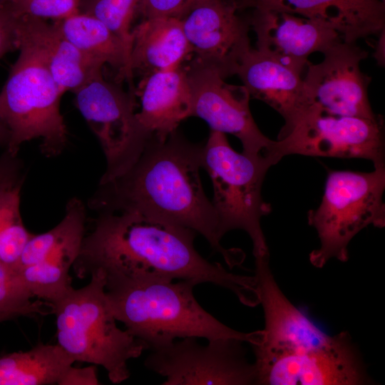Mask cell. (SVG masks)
<instances>
[{
    "instance_id": "1",
    "label": "cell",
    "mask_w": 385,
    "mask_h": 385,
    "mask_svg": "<svg viewBox=\"0 0 385 385\" xmlns=\"http://www.w3.org/2000/svg\"><path fill=\"white\" fill-rule=\"evenodd\" d=\"M197 232L134 211L102 210L84 235L73 268L83 277L96 270L106 276L211 283L229 289L245 305L259 304L254 276L228 272L196 250Z\"/></svg>"
},
{
    "instance_id": "2",
    "label": "cell",
    "mask_w": 385,
    "mask_h": 385,
    "mask_svg": "<svg viewBox=\"0 0 385 385\" xmlns=\"http://www.w3.org/2000/svg\"><path fill=\"white\" fill-rule=\"evenodd\" d=\"M202 152V145L177 130L164 140L153 135L126 173L101 185L93 205L101 211H134L192 230L230 267L240 265L244 253L220 243L217 214L200 180Z\"/></svg>"
},
{
    "instance_id": "3",
    "label": "cell",
    "mask_w": 385,
    "mask_h": 385,
    "mask_svg": "<svg viewBox=\"0 0 385 385\" xmlns=\"http://www.w3.org/2000/svg\"><path fill=\"white\" fill-rule=\"evenodd\" d=\"M106 294L116 320L141 341L147 349L166 346L178 339L220 338L259 342L262 330L233 329L207 312L193 294L195 283L139 277L106 276Z\"/></svg>"
},
{
    "instance_id": "4",
    "label": "cell",
    "mask_w": 385,
    "mask_h": 385,
    "mask_svg": "<svg viewBox=\"0 0 385 385\" xmlns=\"http://www.w3.org/2000/svg\"><path fill=\"white\" fill-rule=\"evenodd\" d=\"M90 276L86 286L73 287L49 305L56 318L57 344L75 361L103 366L109 380L119 384L130 377L128 361L147 349L118 327L106 297L104 272L96 270Z\"/></svg>"
},
{
    "instance_id": "5",
    "label": "cell",
    "mask_w": 385,
    "mask_h": 385,
    "mask_svg": "<svg viewBox=\"0 0 385 385\" xmlns=\"http://www.w3.org/2000/svg\"><path fill=\"white\" fill-rule=\"evenodd\" d=\"M18 49L0 92V118L9 132V153L14 156L24 142L41 138L43 151L54 155L67 140L60 111L64 92L32 45L18 37Z\"/></svg>"
},
{
    "instance_id": "6",
    "label": "cell",
    "mask_w": 385,
    "mask_h": 385,
    "mask_svg": "<svg viewBox=\"0 0 385 385\" xmlns=\"http://www.w3.org/2000/svg\"><path fill=\"white\" fill-rule=\"evenodd\" d=\"M385 167L371 172L329 170L317 208L308 212L309 225L317 231L320 246L309 261L322 268L330 259H349L352 238L369 225L385 226Z\"/></svg>"
},
{
    "instance_id": "7",
    "label": "cell",
    "mask_w": 385,
    "mask_h": 385,
    "mask_svg": "<svg viewBox=\"0 0 385 385\" xmlns=\"http://www.w3.org/2000/svg\"><path fill=\"white\" fill-rule=\"evenodd\" d=\"M271 165L235 151L225 133L211 130L202 145V168L211 178L212 202L217 217L220 237L234 230L247 233L255 258L269 256L261 219L272 210L264 201L262 187Z\"/></svg>"
},
{
    "instance_id": "8",
    "label": "cell",
    "mask_w": 385,
    "mask_h": 385,
    "mask_svg": "<svg viewBox=\"0 0 385 385\" xmlns=\"http://www.w3.org/2000/svg\"><path fill=\"white\" fill-rule=\"evenodd\" d=\"M74 103L97 136L106 158L100 185L126 173L135 163L151 135L135 118V93L124 91L98 73L73 92Z\"/></svg>"
},
{
    "instance_id": "9",
    "label": "cell",
    "mask_w": 385,
    "mask_h": 385,
    "mask_svg": "<svg viewBox=\"0 0 385 385\" xmlns=\"http://www.w3.org/2000/svg\"><path fill=\"white\" fill-rule=\"evenodd\" d=\"M186 337L151 350L144 364L165 377L164 385L257 384L253 363L247 358L245 342L232 338L207 341Z\"/></svg>"
},
{
    "instance_id": "10",
    "label": "cell",
    "mask_w": 385,
    "mask_h": 385,
    "mask_svg": "<svg viewBox=\"0 0 385 385\" xmlns=\"http://www.w3.org/2000/svg\"><path fill=\"white\" fill-rule=\"evenodd\" d=\"M279 161L288 155L337 158H362L374 168L385 167L384 123L337 116L312 107L283 138L275 140Z\"/></svg>"
},
{
    "instance_id": "11",
    "label": "cell",
    "mask_w": 385,
    "mask_h": 385,
    "mask_svg": "<svg viewBox=\"0 0 385 385\" xmlns=\"http://www.w3.org/2000/svg\"><path fill=\"white\" fill-rule=\"evenodd\" d=\"M186 71L192 93V116L205 120L211 130L237 137L245 155L271 166L277 164L275 140L265 136L254 120L246 88L228 84L215 70L192 61Z\"/></svg>"
},
{
    "instance_id": "12",
    "label": "cell",
    "mask_w": 385,
    "mask_h": 385,
    "mask_svg": "<svg viewBox=\"0 0 385 385\" xmlns=\"http://www.w3.org/2000/svg\"><path fill=\"white\" fill-rule=\"evenodd\" d=\"M238 10L233 0H196L180 19L192 61L224 78L236 74L252 48L248 20L240 18Z\"/></svg>"
},
{
    "instance_id": "13",
    "label": "cell",
    "mask_w": 385,
    "mask_h": 385,
    "mask_svg": "<svg viewBox=\"0 0 385 385\" xmlns=\"http://www.w3.org/2000/svg\"><path fill=\"white\" fill-rule=\"evenodd\" d=\"M322 53L320 63L307 62L303 79L312 107L332 115L376 119L368 98L371 78L360 68L368 53L339 40Z\"/></svg>"
},
{
    "instance_id": "14",
    "label": "cell",
    "mask_w": 385,
    "mask_h": 385,
    "mask_svg": "<svg viewBox=\"0 0 385 385\" xmlns=\"http://www.w3.org/2000/svg\"><path fill=\"white\" fill-rule=\"evenodd\" d=\"M259 385H364L372 381L347 332L313 353L255 360Z\"/></svg>"
},
{
    "instance_id": "15",
    "label": "cell",
    "mask_w": 385,
    "mask_h": 385,
    "mask_svg": "<svg viewBox=\"0 0 385 385\" xmlns=\"http://www.w3.org/2000/svg\"><path fill=\"white\" fill-rule=\"evenodd\" d=\"M248 22L256 34V49L299 74L312 53L342 40L317 21L277 9L252 8Z\"/></svg>"
},
{
    "instance_id": "16",
    "label": "cell",
    "mask_w": 385,
    "mask_h": 385,
    "mask_svg": "<svg viewBox=\"0 0 385 385\" xmlns=\"http://www.w3.org/2000/svg\"><path fill=\"white\" fill-rule=\"evenodd\" d=\"M253 97L267 103L284 120L277 139L285 136L312 105L301 74L256 48H250L236 74Z\"/></svg>"
},
{
    "instance_id": "17",
    "label": "cell",
    "mask_w": 385,
    "mask_h": 385,
    "mask_svg": "<svg viewBox=\"0 0 385 385\" xmlns=\"http://www.w3.org/2000/svg\"><path fill=\"white\" fill-rule=\"evenodd\" d=\"M256 7L317 21L350 43L384 30L385 2L381 0H248L242 9Z\"/></svg>"
},
{
    "instance_id": "18",
    "label": "cell",
    "mask_w": 385,
    "mask_h": 385,
    "mask_svg": "<svg viewBox=\"0 0 385 385\" xmlns=\"http://www.w3.org/2000/svg\"><path fill=\"white\" fill-rule=\"evenodd\" d=\"M182 66L144 76L135 92L140 100V109L135 112L138 124L160 140L192 116V93L186 68Z\"/></svg>"
},
{
    "instance_id": "19",
    "label": "cell",
    "mask_w": 385,
    "mask_h": 385,
    "mask_svg": "<svg viewBox=\"0 0 385 385\" xmlns=\"http://www.w3.org/2000/svg\"><path fill=\"white\" fill-rule=\"evenodd\" d=\"M18 37L39 53L53 79L63 92H74L98 73L103 65L92 60L61 32L55 23L21 16Z\"/></svg>"
},
{
    "instance_id": "20",
    "label": "cell",
    "mask_w": 385,
    "mask_h": 385,
    "mask_svg": "<svg viewBox=\"0 0 385 385\" xmlns=\"http://www.w3.org/2000/svg\"><path fill=\"white\" fill-rule=\"evenodd\" d=\"M192 56L180 19H143L133 28L129 69L144 76L183 65Z\"/></svg>"
},
{
    "instance_id": "21",
    "label": "cell",
    "mask_w": 385,
    "mask_h": 385,
    "mask_svg": "<svg viewBox=\"0 0 385 385\" xmlns=\"http://www.w3.org/2000/svg\"><path fill=\"white\" fill-rule=\"evenodd\" d=\"M84 225L85 211L44 259L17 271L34 297L50 305L73 288L69 270L78 257L85 235Z\"/></svg>"
},
{
    "instance_id": "22",
    "label": "cell",
    "mask_w": 385,
    "mask_h": 385,
    "mask_svg": "<svg viewBox=\"0 0 385 385\" xmlns=\"http://www.w3.org/2000/svg\"><path fill=\"white\" fill-rule=\"evenodd\" d=\"M54 23L64 36L88 57L103 66L109 64L118 71L119 78L131 81L129 49L101 21L78 12Z\"/></svg>"
},
{
    "instance_id": "23",
    "label": "cell",
    "mask_w": 385,
    "mask_h": 385,
    "mask_svg": "<svg viewBox=\"0 0 385 385\" xmlns=\"http://www.w3.org/2000/svg\"><path fill=\"white\" fill-rule=\"evenodd\" d=\"M74 362L58 344H38L27 351L0 356V385L58 384Z\"/></svg>"
},
{
    "instance_id": "24",
    "label": "cell",
    "mask_w": 385,
    "mask_h": 385,
    "mask_svg": "<svg viewBox=\"0 0 385 385\" xmlns=\"http://www.w3.org/2000/svg\"><path fill=\"white\" fill-rule=\"evenodd\" d=\"M139 3L140 0H81L79 12L101 21L130 53L132 23L138 15Z\"/></svg>"
},
{
    "instance_id": "25",
    "label": "cell",
    "mask_w": 385,
    "mask_h": 385,
    "mask_svg": "<svg viewBox=\"0 0 385 385\" xmlns=\"http://www.w3.org/2000/svg\"><path fill=\"white\" fill-rule=\"evenodd\" d=\"M34 297L14 269L0 262V312L14 317L43 314Z\"/></svg>"
},
{
    "instance_id": "26",
    "label": "cell",
    "mask_w": 385,
    "mask_h": 385,
    "mask_svg": "<svg viewBox=\"0 0 385 385\" xmlns=\"http://www.w3.org/2000/svg\"><path fill=\"white\" fill-rule=\"evenodd\" d=\"M32 235L23 224L20 207L16 208L0 230V262L15 270Z\"/></svg>"
},
{
    "instance_id": "27",
    "label": "cell",
    "mask_w": 385,
    "mask_h": 385,
    "mask_svg": "<svg viewBox=\"0 0 385 385\" xmlns=\"http://www.w3.org/2000/svg\"><path fill=\"white\" fill-rule=\"evenodd\" d=\"M19 15L61 20L79 12L81 0H6Z\"/></svg>"
},
{
    "instance_id": "28",
    "label": "cell",
    "mask_w": 385,
    "mask_h": 385,
    "mask_svg": "<svg viewBox=\"0 0 385 385\" xmlns=\"http://www.w3.org/2000/svg\"><path fill=\"white\" fill-rule=\"evenodd\" d=\"M196 0H140L138 14L143 19L155 17L180 19Z\"/></svg>"
},
{
    "instance_id": "29",
    "label": "cell",
    "mask_w": 385,
    "mask_h": 385,
    "mask_svg": "<svg viewBox=\"0 0 385 385\" xmlns=\"http://www.w3.org/2000/svg\"><path fill=\"white\" fill-rule=\"evenodd\" d=\"M21 17L7 1H2L0 4V58L7 52L18 48L17 31Z\"/></svg>"
},
{
    "instance_id": "30",
    "label": "cell",
    "mask_w": 385,
    "mask_h": 385,
    "mask_svg": "<svg viewBox=\"0 0 385 385\" xmlns=\"http://www.w3.org/2000/svg\"><path fill=\"white\" fill-rule=\"evenodd\" d=\"M20 207V185L5 170L0 175V230L16 208Z\"/></svg>"
},
{
    "instance_id": "31",
    "label": "cell",
    "mask_w": 385,
    "mask_h": 385,
    "mask_svg": "<svg viewBox=\"0 0 385 385\" xmlns=\"http://www.w3.org/2000/svg\"><path fill=\"white\" fill-rule=\"evenodd\" d=\"M96 365L77 368L70 366L60 378L58 385H97L99 384Z\"/></svg>"
},
{
    "instance_id": "32",
    "label": "cell",
    "mask_w": 385,
    "mask_h": 385,
    "mask_svg": "<svg viewBox=\"0 0 385 385\" xmlns=\"http://www.w3.org/2000/svg\"><path fill=\"white\" fill-rule=\"evenodd\" d=\"M381 38L379 41V44L376 47L375 58L380 65L384 64V30L381 33Z\"/></svg>"
},
{
    "instance_id": "33",
    "label": "cell",
    "mask_w": 385,
    "mask_h": 385,
    "mask_svg": "<svg viewBox=\"0 0 385 385\" xmlns=\"http://www.w3.org/2000/svg\"><path fill=\"white\" fill-rule=\"evenodd\" d=\"M9 138V132L0 118V143L7 142Z\"/></svg>"
},
{
    "instance_id": "34",
    "label": "cell",
    "mask_w": 385,
    "mask_h": 385,
    "mask_svg": "<svg viewBox=\"0 0 385 385\" xmlns=\"http://www.w3.org/2000/svg\"><path fill=\"white\" fill-rule=\"evenodd\" d=\"M14 318L10 314L0 312V322Z\"/></svg>"
},
{
    "instance_id": "35",
    "label": "cell",
    "mask_w": 385,
    "mask_h": 385,
    "mask_svg": "<svg viewBox=\"0 0 385 385\" xmlns=\"http://www.w3.org/2000/svg\"><path fill=\"white\" fill-rule=\"evenodd\" d=\"M233 1L237 5L238 9H242L243 6L248 0H233Z\"/></svg>"
},
{
    "instance_id": "36",
    "label": "cell",
    "mask_w": 385,
    "mask_h": 385,
    "mask_svg": "<svg viewBox=\"0 0 385 385\" xmlns=\"http://www.w3.org/2000/svg\"><path fill=\"white\" fill-rule=\"evenodd\" d=\"M5 170V168L2 166V164L0 163V175Z\"/></svg>"
},
{
    "instance_id": "37",
    "label": "cell",
    "mask_w": 385,
    "mask_h": 385,
    "mask_svg": "<svg viewBox=\"0 0 385 385\" xmlns=\"http://www.w3.org/2000/svg\"><path fill=\"white\" fill-rule=\"evenodd\" d=\"M383 2H385V0H381Z\"/></svg>"
}]
</instances>
